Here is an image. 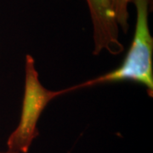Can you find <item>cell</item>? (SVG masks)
<instances>
[{"mask_svg": "<svg viewBox=\"0 0 153 153\" xmlns=\"http://www.w3.org/2000/svg\"><path fill=\"white\" fill-rule=\"evenodd\" d=\"M109 4L118 27L126 34L128 30V7L131 0H109Z\"/></svg>", "mask_w": 153, "mask_h": 153, "instance_id": "277c9868", "label": "cell"}, {"mask_svg": "<svg viewBox=\"0 0 153 153\" xmlns=\"http://www.w3.org/2000/svg\"><path fill=\"white\" fill-rule=\"evenodd\" d=\"M136 11V22L130 48L120 66L103 75L69 87L70 92L105 83L134 82L145 86L153 94V38L149 15L152 0H131Z\"/></svg>", "mask_w": 153, "mask_h": 153, "instance_id": "6da1fadb", "label": "cell"}, {"mask_svg": "<svg viewBox=\"0 0 153 153\" xmlns=\"http://www.w3.org/2000/svg\"><path fill=\"white\" fill-rule=\"evenodd\" d=\"M0 153H11V152H0Z\"/></svg>", "mask_w": 153, "mask_h": 153, "instance_id": "5b68a950", "label": "cell"}, {"mask_svg": "<svg viewBox=\"0 0 153 153\" xmlns=\"http://www.w3.org/2000/svg\"><path fill=\"white\" fill-rule=\"evenodd\" d=\"M93 26L94 55L107 52L120 55L124 47L119 38V27L110 7L109 0H86Z\"/></svg>", "mask_w": 153, "mask_h": 153, "instance_id": "3957f363", "label": "cell"}, {"mask_svg": "<svg viewBox=\"0 0 153 153\" xmlns=\"http://www.w3.org/2000/svg\"><path fill=\"white\" fill-rule=\"evenodd\" d=\"M71 93L69 88L51 90L44 87L39 80L35 60L26 55L25 85L20 120L15 130L7 140V152L28 153L34 140L38 137V123L49 102L56 97Z\"/></svg>", "mask_w": 153, "mask_h": 153, "instance_id": "7a4b0ae2", "label": "cell"}]
</instances>
